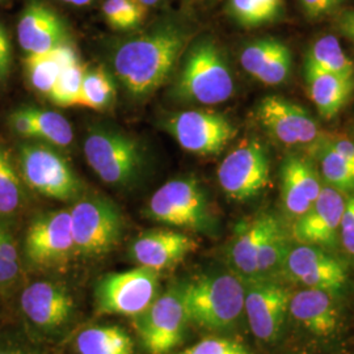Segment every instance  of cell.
I'll return each instance as SVG.
<instances>
[{
    "instance_id": "cell-1",
    "label": "cell",
    "mask_w": 354,
    "mask_h": 354,
    "mask_svg": "<svg viewBox=\"0 0 354 354\" xmlns=\"http://www.w3.org/2000/svg\"><path fill=\"white\" fill-rule=\"evenodd\" d=\"M188 45V33L175 24L155 26L120 44L112 55L115 77L131 97L145 99L172 75Z\"/></svg>"
},
{
    "instance_id": "cell-2",
    "label": "cell",
    "mask_w": 354,
    "mask_h": 354,
    "mask_svg": "<svg viewBox=\"0 0 354 354\" xmlns=\"http://www.w3.org/2000/svg\"><path fill=\"white\" fill-rule=\"evenodd\" d=\"M234 92V76L221 48L212 38L196 41L177 74L175 99L184 104L216 105L230 100Z\"/></svg>"
},
{
    "instance_id": "cell-3",
    "label": "cell",
    "mask_w": 354,
    "mask_h": 354,
    "mask_svg": "<svg viewBox=\"0 0 354 354\" xmlns=\"http://www.w3.org/2000/svg\"><path fill=\"white\" fill-rule=\"evenodd\" d=\"M189 322L210 330H228L244 315V281L234 272L210 273L181 288Z\"/></svg>"
},
{
    "instance_id": "cell-4",
    "label": "cell",
    "mask_w": 354,
    "mask_h": 354,
    "mask_svg": "<svg viewBox=\"0 0 354 354\" xmlns=\"http://www.w3.org/2000/svg\"><path fill=\"white\" fill-rule=\"evenodd\" d=\"M83 151L92 171L114 188H131L147 167L146 151L140 140L115 127H91Z\"/></svg>"
},
{
    "instance_id": "cell-5",
    "label": "cell",
    "mask_w": 354,
    "mask_h": 354,
    "mask_svg": "<svg viewBox=\"0 0 354 354\" xmlns=\"http://www.w3.org/2000/svg\"><path fill=\"white\" fill-rule=\"evenodd\" d=\"M76 254L102 257L112 252L125 231L124 216L108 198L86 197L68 210Z\"/></svg>"
},
{
    "instance_id": "cell-6",
    "label": "cell",
    "mask_w": 354,
    "mask_h": 354,
    "mask_svg": "<svg viewBox=\"0 0 354 354\" xmlns=\"http://www.w3.org/2000/svg\"><path fill=\"white\" fill-rule=\"evenodd\" d=\"M147 215L159 223L192 231H205L212 222L205 192L194 177L167 181L149 200Z\"/></svg>"
},
{
    "instance_id": "cell-7",
    "label": "cell",
    "mask_w": 354,
    "mask_h": 354,
    "mask_svg": "<svg viewBox=\"0 0 354 354\" xmlns=\"http://www.w3.org/2000/svg\"><path fill=\"white\" fill-rule=\"evenodd\" d=\"M158 289L159 273L145 266L109 273L99 279L95 290L97 313L138 317L155 301Z\"/></svg>"
},
{
    "instance_id": "cell-8",
    "label": "cell",
    "mask_w": 354,
    "mask_h": 354,
    "mask_svg": "<svg viewBox=\"0 0 354 354\" xmlns=\"http://www.w3.org/2000/svg\"><path fill=\"white\" fill-rule=\"evenodd\" d=\"M20 174L30 189L58 201H71L82 190L75 171L54 147L26 143L20 149Z\"/></svg>"
},
{
    "instance_id": "cell-9",
    "label": "cell",
    "mask_w": 354,
    "mask_h": 354,
    "mask_svg": "<svg viewBox=\"0 0 354 354\" xmlns=\"http://www.w3.org/2000/svg\"><path fill=\"white\" fill-rule=\"evenodd\" d=\"M270 159L266 146L257 140H244L218 168V181L228 198L248 201L269 184Z\"/></svg>"
},
{
    "instance_id": "cell-10",
    "label": "cell",
    "mask_w": 354,
    "mask_h": 354,
    "mask_svg": "<svg viewBox=\"0 0 354 354\" xmlns=\"http://www.w3.org/2000/svg\"><path fill=\"white\" fill-rule=\"evenodd\" d=\"M282 276L304 289H317L337 295L345 290L349 274L340 259L324 248L297 243L289 245Z\"/></svg>"
},
{
    "instance_id": "cell-11",
    "label": "cell",
    "mask_w": 354,
    "mask_h": 354,
    "mask_svg": "<svg viewBox=\"0 0 354 354\" xmlns=\"http://www.w3.org/2000/svg\"><path fill=\"white\" fill-rule=\"evenodd\" d=\"M165 129L181 149L200 156L221 153L238 134V129L227 117L207 111L172 114L165 121Z\"/></svg>"
},
{
    "instance_id": "cell-12",
    "label": "cell",
    "mask_w": 354,
    "mask_h": 354,
    "mask_svg": "<svg viewBox=\"0 0 354 354\" xmlns=\"http://www.w3.org/2000/svg\"><path fill=\"white\" fill-rule=\"evenodd\" d=\"M188 317L181 288H169L158 295L150 307L134 317V327L150 354H165L177 346L184 335Z\"/></svg>"
},
{
    "instance_id": "cell-13",
    "label": "cell",
    "mask_w": 354,
    "mask_h": 354,
    "mask_svg": "<svg viewBox=\"0 0 354 354\" xmlns=\"http://www.w3.org/2000/svg\"><path fill=\"white\" fill-rule=\"evenodd\" d=\"M290 297L279 279L244 281V315L259 342L279 340L289 317Z\"/></svg>"
},
{
    "instance_id": "cell-14",
    "label": "cell",
    "mask_w": 354,
    "mask_h": 354,
    "mask_svg": "<svg viewBox=\"0 0 354 354\" xmlns=\"http://www.w3.org/2000/svg\"><path fill=\"white\" fill-rule=\"evenodd\" d=\"M256 115L266 133L285 146H313L322 137L313 115L281 96L264 97L256 108Z\"/></svg>"
},
{
    "instance_id": "cell-15",
    "label": "cell",
    "mask_w": 354,
    "mask_h": 354,
    "mask_svg": "<svg viewBox=\"0 0 354 354\" xmlns=\"http://www.w3.org/2000/svg\"><path fill=\"white\" fill-rule=\"evenodd\" d=\"M26 252L36 266L66 264L76 254L70 212H53L35 219L26 231Z\"/></svg>"
},
{
    "instance_id": "cell-16",
    "label": "cell",
    "mask_w": 354,
    "mask_h": 354,
    "mask_svg": "<svg viewBox=\"0 0 354 354\" xmlns=\"http://www.w3.org/2000/svg\"><path fill=\"white\" fill-rule=\"evenodd\" d=\"M345 205L344 193L323 184L317 201L294 221L292 238L297 243L327 251L336 250L340 245V225Z\"/></svg>"
},
{
    "instance_id": "cell-17",
    "label": "cell",
    "mask_w": 354,
    "mask_h": 354,
    "mask_svg": "<svg viewBox=\"0 0 354 354\" xmlns=\"http://www.w3.org/2000/svg\"><path fill=\"white\" fill-rule=\"evenodd\" d=\"M281 226L277 216L260 213L236 226L228 244V266L243 281L257 279V268L270 235Z\"/></svg>"
},
{
    "instance_id": "cell-18",
    "label": "cell",
    "mask_w": 354,
    "mask_h": 354,
    "mask_svg": "<svg viewBox=\"0 0 354 354\" xmlns=\"http://www.w3.org/2000/svg\"><path fill=\"white\" fill-rule=\"evenodd\" d=\"M198 243L184 232L174 230H151L140 234L129 248L131 260L138 266L155 272L168 270L194 252Z\"/></svg>"
},
{
    "instance_id": "cell-19",
    "label": "cell",
    "mask_w": 354,
    "mask_h": 354,
    "mask_svg": "<svg viewBox=\"0 0 354 354\" xmlns=\"http://www.w3.org/2000/svg\"><path fill=\"white\" fill-rule=\"evenodd\" d=\"M336 295L317 289H301L291 294L289 317L317 339L333 337L340 328V310Z\"/></svg>"
},
{
    "instance_id": "cell-20",
    "label": "cell",
    "mask_w": 354,
    "mask_h": 354,
    "mask_svg": "<svg viewBox=\"0 0 354 354\" xmlns=\"http://www.w3.org/2000/svg\"><path fill=\"white\" fill-rule=\"evenodd\" d=\"M281 198L291 219H298L317 201L323 183L317 167L304 156L289 155L281 165Z\"/></svg>"
},
{
    "instance_id": "cell-21",
    "label": "cell",
    "mask_w": 354,
    "mask_h": 354,
    "mask_svg": "<svg viewBox=\"0 0 354 354\" xmlns=\"http://www.w3.org/2000/svg\"><path fill=\"white\" fill-rule=\"evenodd\" d=\"M20 306L30 323L41 329L64 326L74 311V299L64 286L50 281H36L21 292Z\"/></svg>"
},
{
    "instance_id": "cell-22",
    "label": "cell",
    "mask_w": 354,
    "mask_h": 354,
    "mask_svg": "<svg viewBox=\"0 0 354 354\" xmlns=\"http://www.w3.org/2000/svg\"><path fill=\"white\" fill-rule=\"evenodd\" d=\"M19 44L26 55L44 54L68 42V33L61 17L41 3L26 7L17 24Z\"/></svg>"
},
{
    "instance_id": "cell-23",
    "label": "cell",
    "mask_w": 354,
    "mask_h": 354,
    "mask_svg": "<svg viewBox=\"0 0 354 354\" xmlns=\"http://www.w3.org/2000/svg\"><path fill=\"white\" fill-rule=\"evenodd\" d=\"M245 73L266 86H279L290 76L292 54L276 38H261L248 44L241 54Z\"/></svg>"
},
{
    "instance_id": "cell-24",
    "label": "cell",
    "mask_w": 354,
    "mask_h": 354,
    "mask_svg": "<svg viewBox=\"0 0 354 354\" xmlns=\"http://www.w3.org/2000/svg\"><path fill=\"white\" fill-rule=\"evenodd\" d=\"M306 82L311 100L326 120L339 114L354 91V79L330 74L310 64H306Z\"/></svg>"
},
{
    "instance_id": "cell-25",
    "label": "cell",
    "mask_w": 354,
    "mask_h": 354,
    "mask_svg": "<svg viewBox=\"0 0 354 354\" xmlns=\"http://www.w3.org/2000/svg\"><path fill=\"white\" fill-rule=\"evenodd\" d=\"M79 354H136L134 344L120 327H89L76 336Z\"/></svg>"
},
{
    "instance_id": "cell-26",
    "label": "cell",
    "mask_w": 354,
    "mask_h": 354,
    "mask_svg": "<svg viewBox=\"0 0 354 354\" xmlns=\"http://www.w3.org/2000/svg\"><path fill=\"white\" fill-rule=\"evenodd\" d=\"M306 64L346 79H354V64L342 50V44L333 35H324L311 45Z\"/></svg>"
},
{
    "instance_id": "cell-27",
    "label": "cell",
    "mask_w": 354,
    "mask_h": 354,
    "mask_svg": "<svg viewBox=\"0 0 354 354\" xmlns=\"http://www.w3.org/2000/svg\"><path fill=\"white\" fill-rule=\"evenodd\" d=\"M228 13L243 28H260L285 16V0H228Z\"/></svg>"
},
{
    "instance_id": "cell-28",
    "label": "cell",
    "mask_w": 354,
    "mask_h": 354,
    "mask_svg": "<svg viewBox=\"0 0 354 354\" xmlns=\"http://www.w3.org/2000/svg\"><path fill=\"white\" fill-rule=\"evenodd\" d=\"M320 165V174L326 183L333 189L342 193L354 192V167L349 165L342 155L333 151L322 138L311 146Z\"/></svg>"
},
{
    "instance_id": "cell-29",
    "label": "cell",
    "mask_w": 354,
    "mask_h": 354,
    "mask_svg": "<svg viewBox=\"0 0 354 354\" xmlns=\"http://www.w3.org/2000/svg\"><path fill=\"white\" fill-rule=\"evenodd\" d=\"M115 100L113 79L102 67L86 68L76 106L102 112Z\"/></svg>"
},
{
    "instance_id": "cell-30",
    "label": "cell",
    "mask_w": 354,
    "mask_h": 354,
    "mask_svg": "<svg viewBox=\"0 0 354 354\" xmlns=\"http://www.w3.org/2000/svg\"><path fill=\"white\" fill-rule=\"evenodd\" d=\"M23 183L8 150L0 143V218H11L23 206Z\"/></svg>"
},
{
    "instance_id": "cell-31",
    "label": "cell",
    "mask_w": 354,
    "mask_h": 354,
    "mask_svg": "<svg viewBox=\"0 0 354 354\" xmlns=\"http://www.w3.org/2000/svg\"><path fill=\"white\" fill-rule=\"evenodd\" d=\"M32 115L36 137L57 147H67L74 140V130L68 120L58 112L28 106Z\"/></svg>"
},
{
    "instance_id": "cell-32",
    "label": "cell",
    "mask_w": 354,
    "mask_h": 354,
    "mask_svg": "<svg viewBox=\"0 0 354 354\" xmlns=\"http://www.w3.org/2000/svg\"><path fill=\"white\" fill-rule=\"evenodd\" d=\"M26 79L30 87L42 96L49 97L64 66L51 50L44 54L26 55L24 59Z\"/></svg>"
},
{
    "instance_id": "cell-33",
    "label": "cell",
    "mask_w": 354,
    "mask_h": 354,
    "mask_svg": "<svg viewBox=\"0 0 354 354\" xmlns=\"http://www.w3.org/2000/svg\"><path fill=\"white\" fill-rule=\"evenodd\" d=\"M86 68L79 62L70 64L64 67L58 76L54 88L51 91L50 96L48 97L53 104L67 108V106H76V102L79 99V93L83 84Z\"/></svg>"
},
{
    "instance_id": "cell-34",
    "label": "cell",
    "mask_w": 354,
    "mask_h": 354,
    "mask_svg": "<svg viewBox=\"0 0 354 354\" xmlns=\"http://www.w3.org/2000/svg\"><path fill=\"white\" fill-rule=\"evenodd\" d=\"M102 12L113 29L129 30L140 26L146 15V7L137 0H106Z\"/></svg>"
},
{
    "instance_id": "cell-35",
    "label": "cell",
    "mask_w": 354,
    "mask_h": 354,
    "mask_svg": "<svg viewBox=\"0 0 354 354\" xmlns=\"http://www.w3.org/2000/svg\"><path fill=\"white\" fill-rule=\"evenodd\" d=\"M180 354H250L239 342L223 337H207Z\"/></svg>"
},
{
    "instance_id": "cell-36",
    "label": "cell",
    "mask_w": 354,
    "mask_h": 354,
    "mask_svg": "<svg viewBox=\"0 0 354 354\" xmlns=\"http://www.w3.org/2000/svg\"><path fill=\"white\" fill-rule=\"evenodd\" d=\"M340 244L348 259L354 264V194L346 198L340 225Z\"/></svg>"
},
{
    "instance_id": "cell-37",
    "label": "cell",
    "mask_w": 354,
    "mask_h": 354,
    "mask_svg": "<svg viewBox=\"0 0 354 354\" xmlns=\"http://www.w3.org/2000/svg\"><path fill=\"white\" fill-rule=\"evenodd\" d=\"M346 0H299L302 11L310 20H322L337 12Z\"/></svg>"
},
{
    "instance_id": "cell-38",
    "label": "cell",
    "mask_w": 354,
    "mask_h": 354,
    "mask_svg": "<svg viewBox=\"0 0 354 354\" xmlns=\"http://www.w3.org/2000/svg\"><path fill=\"white\" fill-rule=\"evenodd\" d=\"M8 122L12 127L13 131L24 138H33L36 137V129L29 112V108H19L16 109L8 118Z\"/></svg>"
},
{
    "instance_id": "cell-39",
    "label": "cell",
    "mask_w": 354,
    "mask_h": 354,
    "mask_svg": "<svg viewBox=\"0 0 354 354\" xmlns=\"http://www.w3.org/2000/svg\"><path fill=\"white\" fill-rule=\"evenodd\" d=\"M322 140L333 151L342 155V158L354 167V140L345 137H320Z\"/></svg>"
},
{
    "instance_id": "cell-40",
    "label": "cell",
    "mask_w": 354,
    "mask_h": 354,
    "mask_svg": "<svg viewBox=\"0 0 354 354\" xmlns=\"http://www.w3.org/2000/svg\"><path fill=\"white\" fill-rule=\"evenodd\" d=\"M0 256L12 264L20 266L19 252L12 238L4 228L1 227H0Z\"/></svg>"
},
{
    "instance_id": "cell-41",
    "label": "cell",
    "mask_w": 354,
    "mask_h": 354,
    "mask_svg": "<svg viewBox=\"0 0 354 354\" xmlns=\"http://www.w3.org/2000/svg\"><path fill=\"white\" fill-rule=\"evenodd\" d=\"M336 28L342 36L354 42V10L342 11L336 19Z\"/></svg>"
},
{
    "instance_id": "cell-42",
    "label": "cell",
    "mask_w": 354,
    "mask_h": 354,
    "mask_svg": "<svg viewBox=\"0 0 354 354\" xmlns=\"http://www.w3.org/2000/svg\"><path fill=\"white\" fill-rule=\"evenodd\" d=\"M20 273V266L12 264L0 256V285L12 282Z\"/></svg>"
},
{
    "instance_id": "cell-43",
    "label": "cell",
    "mask_w": 354,
    "mask_h": 354,
    "mask_svg": "<svg viewBox=\"0 0 354 354\" xmlns=\"http://www.w3.org/2000/svg\"><path fill=\"white\" fill-rule=\"evenodd\" d=\"M11 42L6 29L0 24V62L11 64Z\"/></svg>"
},
{
    "instance_id": "cell-44",
    "label": "cell",
    "mask_w": 354,
    "mask_h": 354,
    "mask_svg": "<svg viewBox=\"0 0 354 354\" xmlns=\"http://www.w3.org/2000/svg\"><path fill=\"white\" fill-rule=\"evenodd\" d=\"M64 3H68V4H73L76 7H83V6H87L92 0H62Z\"/></svg>"
},
{
    "instance_id": "cell-45",
    "label": "cell",
    "mask_w": 354,
    "mask_h": 354,
    "mask_svg": "<svg viewBox=\"0 0 354 354\" xmlns=\"http://www.w3.org/2000/svg\"><path fill=\"white\" fill-rule=\"evenodd\" d=\"M137 1H140L142 6L147 7V6H153V4H156L159 0H137Z\"/></svg>"
},
{
    "instance_id": "cell-46",
    "label": "cell",
    "mask_w": 354,
    "mask_h": 354,
    "mask_svg": "<svg viewBox=\"0 0 354 354\" xmlns=\"http://www.w3.org/2000/svg\"><path fill=\"white\" fill-rule=\"evenodd\" d=\"M0 354H23L12 349H0Z\"/></svg>"
}]
</instances>
